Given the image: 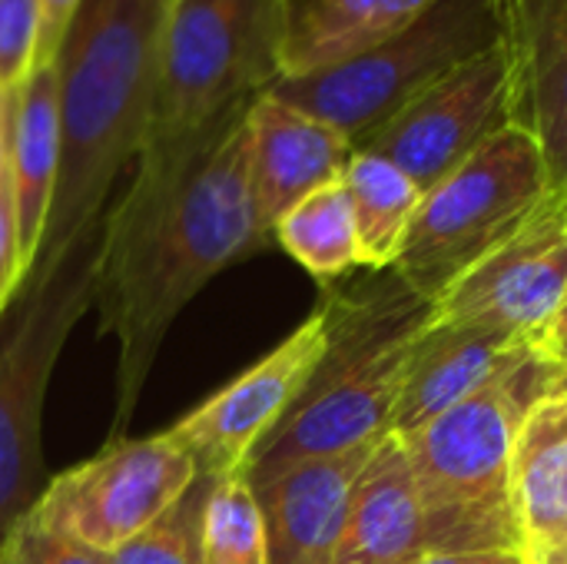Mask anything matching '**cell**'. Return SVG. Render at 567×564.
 <instances>
[{
  "instance_id": "obj_1",
  "label": "cell",
  "mask_w": 567,
  "mask_h": 564,
  "mask_svg": "<svg viewBox=\"0 0 567 564\" xmlns=\"http://www.w3.org/2000/svg\"><path fill=\"white\" fill-rule=\"evenodd\" d=\"M249 106L136 156L126 193L103 213L93 306L116 339V429L136 412L173 319L226 266L266 246L249 180Z\"/></svg>"
},
{
  "instance_id": "obj_2",
  "label": "cell",
  "mask_w": 567,
  "mask_h": 564,
  "mask_svg": "<svg viewBox=\"0 0 567 564\" xmlns=\"http://www.w3.org/2000/svg\"><path fill=\"white\" fill-rule=\"evenodd\" d=\"M169 0H80L53 53L60 170L33 269L17 296L47 286L100 236L116 176L136 163L156 93Z\"/></svg>"
},
{
  "instance_id": "obj_3",
  "label": "cell",
  "mask_w": 567,
  "mask_h": 564,
  "mask_svg": "<svg viewBox=\"0 0 567 564\" xmlns=\"http://www.w3.org/2000/svg\"><path fill=\"white\" fill-rule=\"evenodd\" d=\"M558 356L532 342L478 392L402 439L429 555H522L515 442L528 412L558 396Z\"/></svg>"
},
{
  "instance_id": "obj_4",
  "label": "cell",
  "mask_w": 567,
  "mask_h": 564,
  "mask_svg": "<svg viewBox=\"0 0 567 564\" xmlns=\"http://www.w3.org/2000/svg\"><path fill=\"white\" fill-rule=\"evenodd\" d=\"M322 309L329 349L296 406L252 452L249 485L392 432L412 349L432 322V302L385 269L362 289L332 293Z\"/></svg>"
},
{
  "instance_id": "obj_5",
  "label": "cell",
  "mask_w": 567,
  "mask_h": 564,
  "mask_svg": "<svg viewBox=\"0 0 567 564\" xmlns=\"http://www.w3.org/2000/svg\"><path fill=\"white\" fill-rule=\"evenodd\" d=\"M286 7L289 0H169L143 150L179 143L262 96L282 76Z\"/></svg>"
},
{
  "instance_id": "obj_6",
  "label": "cell",
  "mask_w": 567,
  "mask_h": 564,
  "mask_svg": "<svg viewBox=\"0 0 567 564\" xmlns=\"http://www.w3.org/2000/svg\"><path fill=\"white\" fill-rule=\"evenodd\" d=\"M551 189L538 143L505 126L422 196L392 273L435 302L505 246Z\"/></svg>"
},
{
  "instance_id": "obj_7",
  "label": "cell",
  "mask_w": 567,
  "mask_h": 564,
  "mask_svg": "<svg viewBox=\"0 0 567 564\" xmlns=\"http://www.w3.org/2000/svg\"><path fill=\"white\" fill-rule=\"evenodd\" d=\"M492 47L495 0H439L392 40L316 73L279 76L266 93L329 123L359 150L419 93Z\"/></svg>"
},
{
  "instance_id": "obj_8",
  "label": "cell",
  "mask_w": 567,
  "mask_h": 564,
  "mask_svg": "<svg viewBox=\"0 0 567 564\" xmlns=\"http://www.w3.org/2000/svg\"><path fill=\"white\" fill-rule=\"evenodd\" d=\"M96 239L47 286L17 296V316L0 329V542L47 492L40 416L66 336L93 306Z\"/></svg>"
},
{
  "instance_id": "obj_9",
  "label": "cell",
  "mask_w": 567,
  "mask_h": 564,
  "mask_svg": "<svg viewBox=\"0 0 567 564\" xmlns=\"http://www.w3.org/2000/svg\"><path fill=\"white\" fill-rule=\"evenodd\" d=\"M196 475L193 455L173 432L116 439L90 462L50 479L37 509L76 542L110 555L156 522Z\"/></svg>"
},
{
  "instance_id": "obj_10",
  "label": "cell",
  "mask_w": 567,
  "mask_h": 564,
  "mask_svg": "<svg viewBox=\"0 0 567 564\" xmlns=\"http://www.w3.org/2000/svg\"><path fill=\"white\" fill-rule=\"evenodd\" d=\"M505 126H512L508 63L502 47H492L419 93L359 150L385 156L429 193Z\"/></svg>"
},
{
  "instance_id": "obj_11",
  "label": "cell",
  "mask_w": 567,
  "mask_h": 564,
  "mask_svg": "<svg viewBox=\"0 0 567 564\" xmlns=\"http://www.w3.org/2000/svg\"><path fill=\"white\" fill-rule=\"evenodd\" d=\"M329 349V319L319 306L292 336L269 356L209 396L199 409L179 419L169 432L193 455L196 472L226 479L246 472L259 442L296 406Z\"/></svg>"
},
{
  "instance_id": "obj_12",
  "label": "cell",
  "mask_w": 567,
  "mask_h": 564,
  "mask_svg": "<svg viewBox=\"0 0 567 564\" xmlns=\"http://www.w3.org/2000/svg\"><path fill=\"white\" fill-rule=\"evenodd\" d=\"M567 289V189H551L522 229L432 302V322L488 326L542 342Z\"/></svg>"
},
{
  "instance_id": "obj_13",
  "label": "cell",
  "mask_w": 567,
  "mask_h": 564,
  "mask_svg": "<svg viewBox=\"0 0 567 564\" xmlns=\"http://www.w3.org/2000/svg\"><path fill=\"white\" fill-rule=\"evenodd\" d=\"M495 3L512 126L538 143L551 186L567 189V0Z\"/></svg>"
},
{
  "instance_id": "obj_14",
  "label": "cell",
  "mask_w": 567,
  "mask_h": 564,
  "mask_svg": "<svg viewBox=\"0 0 567 564\" xmlns=\"http://www.w3.org/2000/svg\"><path fill=\"white\" fill-rule=\"evenodd\" d=\"M249 180L262 233L272 239L276 223L316 189L339 183L355 146L329 123L262 93L249 116Z\"/></svg>"
},
{
  "instance_id": "obj_15",
  "label": "cell",
  "mask_w": 567,
  "mask_h": 564,
  "mask_svg": "<svg viewBox=\"0 0 567 564\" xmlns=\"http://www.w3.org/2000/svg\"><path fill=\"white\" fill-rule=\"evenodd\" d=\"M379 442L299 462L252 485L266 525V564H332L355 482Z\"/></svg>"
},
{
  "instance_id": "obj_16",
  "label": "cell",
  "mask_w": 567,
  "mask_h": 564,
  "mask_svg": "<svg viewBox=\"0 0 567 564\" xmlns=\"http://www.w3.org/2000/svg\"><path fill=\"white\" fill-rule=\"evenodd\" d=\"M535 339L528 336L488 326L429 322L409 359L402 399L392 416V435L412 439L442 412L455 409L462 399L478 392L498 369H505Z\"/></svg>"
},
{
  "instance_id": "obj_17",
  "label": "cell",
  "mask_w": 567,
  "mask_h": 564,
  "mask_svg": "<svg viewBox=\"0 0 567 564\" xmlns=\"http://www.w3.org/2000/svg\"><path fill=\"white\" fill-rule=\"evenodd\" d=\"M425 555V519L409 452L389 432L355 482L332 564H415Z\"/></svg>"
},
{
  "instance_id": "obj_18",
  "label": "cell",
  "mask_w": 567,
  "mask_h": 564,
  "mask_svg": "<svg viewBox=\"0 0 567 564\" xmlns=\"http://www.w3.org/2000/svg\"><path fill=\"white\" fill-rule=\"evenodd\" d=\"M60 170V103L53 63H37L10 93V193L17 213V239L23 279L40 253L53 186Z\"/></svg>"
},
{
  "instance_id": "obj_19",
  "label": "cell",
  "mask_w": 567,
  "mask_h": 564,
  "mask_svg": "<svg viewBox=\"0 0 567 564\" xmlns=\"http://www.w3.org/2000/svg\"><path fill=\"white\" fill-rule=\"evenodd\" d=\"M439 0H289L282 76L346 63L429 13Z\"/></svg>"
},
{
  "instance_id": "obj_20",
  "label": "cell",
  "mask_w": 567,
  "mask_h": 564,
  "mask_svg": "<svg viewBox=\"0 0 567 564\" xmlns=\"http://www.w3.org/2000/svg\"><path fill=\"white\" fill-rule=\"evenodd\" d=\"M515 509L522 558L567 525V396L535 406L518 429Z\"/></svg>"
},
{
  "instance_id": "obj_21",
  "label": "cell",
  "mask_w": 567,
  "mask_h": 564,
  "mask_svg": "<svg viewBox=\"0 0 567 564\" xmlns=\"http://www.w3.org/2000/svg\"><path fill=\"white\" fill-rule=\"evenodd\" d=\"M342 186L352 203L362 266L392 269L425 193L395 163L365 150L352 153Z\"/></svg>"
},
{
  "instance_id": "obj_22",
  "label": "cell",
  "mask_w": 567,
  "mask_h": 564,
  "mask_svg": "<svg viewBox=\"0 0 567 564\" xmlns=\"http://www.w3.org/2000/svg\"><path fill=\"white\" fill-rule=\"evenodd\" d=\"M279 246L316 279L329 283L362 266L359 233L349 193L339 183H329L296 203L272 229Z\"/></svg>"
},
{
  "instance_id": "obj_23",
  "label": "cell",
  "mask_w": 567,
  "mask_h": 564,
  "mask_svg": "<svg viewBox=\"0 0 567 564\" xmlns=\"http://www.w3.org/2000/svg\"><path fill=\"white\" fill-rule=\"evenodd\" d=\"M199 564H266V525L246 472L216 479L203 512Z\"/></svg>"
},
{
  "instance_id": "obj_24",
  "label": "cell",
  "mask_w": 567,
  "mask_h": 564,
  "mask_svg": "<svg viewBox=\"0 0 567 564\" xmlns=\"http://www.w3.org/2000/svg\"><path fill=\"white\" fill-rule=\"evenodd\" d=\"M216 479L196 475V482L140 535L106 555V564H199L203 555V512Z\"/></svg>"
},
{
  "instance_id": "obj_25",
  "label": "cell",
  "mask_w": 567,
  "mask_h": 564,
  "mask_svg": "<svg viewBox=\"0 0 567 564\" xmlns=\"http://www.w3.org/2000/svg\"><path fill=\"white\" fill-rule=\"evenodd\" d=\"M0 564H106V555L66 535L33 505L0 542Z\"/></svg>"
},
{
  "instance_id": "obj_26",
  "label": "cell",
  "mask_w": 567,
  "mask_h": 564,
  "mask_svg": "<svg viewBox=\"0 0 567 564\" xmlns=\"http://www.w3.org/2000/svg\"><path fill=\"white\" fill-rule=\"evenodd\" d=\"M40 0H0V90L13 93L37 66Z\"/></svg>"
},
{
  "instance_id": "obj_27",
  "label": "cell",
  "mask_w": 567,
  "mask_h": 564,
  "mask_svg": "<svg viewBox=\"0 0 567 564\" xmlns=\"http://www.w3.org/2000/svg\"><path fill=\"white\" fill-rule=\"evenodd\" d=\"M23 286V263H20V239H17V213L10 193V173L0 186V316L17 299Z\"/></svg>"
},
{
  "instance_id": "obj_28",
  "label": "cell",
  "mask_w": 567,
  "mask_h": 564,
  "mask_svg": "<svg viewBox=\"0 0 567 564\" xmlns=\"http://www.w3.org/2000/svg\"><path fill=\"white\" fill-rule=\"evenodd\" d=\"M80 0H40V50L37 63H53V53L66 33V23L73 17Z\"/></svg>"
},
{
  "instance_id": "obj_29",
  "label": "cell",
  "mask_w": 567,
  "mask_h": 564,
  "mask_svg": "<svg viewBox=\"0 0 567 564\" xmlns=\"http://www.w3.org/2000/svg\"><path fill=\"white\" fill-rule=\"evenodd\" d=\"M542 346L548 352H558V349L567 346V289L561 302H558V309H555V316H551V322H548V329H545V336H542Z\"/></svg>"
},
{
  "instance_id": "obj_30",
  "label": "cell",
  "mask_w": 567,
  "mask_h": 564,
  "mask_svg": "<svg viewBox=\"0 0 567 564\" xmlns=\"http://www.w3.org/2000/svg\"><path fill=\"white\" fill-rule=\"evenodd\" d=\"M522 555H502V552H485V555H425L415 564H508Z\"/></svg>"
},
{
  "instance_id": "obj_31",
  "label": "cell",
  "mask_w": 567,
  "mask_h": 564,
  "mask_svg": "<svg viewBox=\"0 0 567 564\" xmlns=\"http://www.w3.org/2000/svg\"><path fill=\"white\" fill-rule=\"evenodd\" d=\"M7 153H10V93L0 90V186L7 183Z\"/></svg>"
},
{
  "instance_id": "obj_32",
  "label": "cell",
  "mask_w": 567,
  "mask_h": 564,
  "mask_svg": "<svg viewBox=\"0 0 567 564\" xmlns=\"http://www.w3.org/2000/svg\"><path fill=\"white\" fill-rule=\"evenodd\" d=\"M525 564H567V545H555V548H542L535 555H528Z\"/></svg>"
},
{
  "instance_id": "obj_33",
  "label": "cell",
  "mask_w": 567,
  "mask_h": 564,
  "mask_svg": "<svg viewBox=\"0 0 567 564\" xmlns=\"http://www.w3.org/2000/svg\"><path fill=\"white\" fill-rule=\"evenodd\" d=\"M555 356H558V362H561V382H558V396H567V346L565 349H558Z\"/></svg>"
},
{
  "instance_id": "obj_34",
  "label": "cell",
  "mask_w": 567,
  "mask_h": 564,
  "mask_svg": "<svg viewBox=\"0 0 567 564\" xmlns=\"http://www.w3.org/2000/svg\"><path fill=\"white\" fill-rule=\"evenodd\" d=\"M555 545H567V525L558 532V535H555V539H548L545 545H538L535 552H542V548H555ZM535 552H528V555H535ZM528 555H525V558H528Z\"/></svg>"
},
{
  "instance_id": "obj_35",
  "label": "cell",
  "mask_w": 567,
  "mask_h": 564,
  "mask_svg": "<svg viewBox=\"0 0 567 564\" xmlns=\"http://www.w3.org/2000/svg\"><path fill=\"white\" fill-rule=\"evenodd\" d=\"M508 564H525V558H515V562H508Z\"/></svg>"
}]
</instances>
